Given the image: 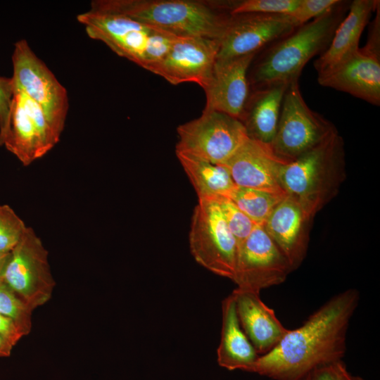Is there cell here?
<instances>
[{
  "label": "cell",
  "mask_w": 380,
  "mask_h": 380,
  "mask_svg": "<svg viewBox=\"0 0 380 380\" xmlns=\"http://www.w3.org/2000/svg\"><path fill=\"white\" fill-rule=\"evenodd\" d=\"M360 299L355 289L336 293L299 327L289 329L251 372L273 380H301L313 369L343 360L351 318Z\"/></svg>",
  "instance_id": "1"
},
{
  "label": "cell",
  "mask_w": 380,
  "mask_h": 380,
  "mask_svg": "<svg viewBox=\"0 0 380 380\" xmlns=\"http://www.w3.org/2000/svg\"><path fill=\"white\" fill-rule=\"evenodd\" d=\"M350 3L340 1L324 14L270 44L254 68L252 80L255 87L299 80L307 63L329 45Z\"/></svg>",
  "instance_id": "2"
},
{
  "label": "cell",
  "mask_w": 380,
  "mask_h": 380,
  "mask_svg": "<svg viewBox=\"0 0 380 380\" xmlns=\"http://www.w3.org/2000/svg\"><path fill=\"white\" fill-rule=\"evenodd\" d=\"M91 6L179 37L220 40L232 17L205 3L191 0H95Z\"/></svg>",
  "instance_id": "3"
},
{
  "label": "cell",
  "mask_w": 380,
  "mask_h": 380,
  "mask_svg": "<svg viewBox=\"0 0 380 380\" xmlns=\"http://www.w3.org/2000/svg\"><path fill=\"white\" fill-rule=\"evenodd\" d=\"M343 141L336 130L318 145L281 167L285 193L311 219L336 192L343 179Z\"/></svg>",
  "instance_id": "4"
},
{
  "label": "cell",
  "mask_w": 380,
  "mask_h": 380,
  "mask_svg": "<svg viewBox=\"0 0 380 380\" xmlns=\"http://www.w3.org/2000/svg\"><path fill=\"white\" fill-rule=\"evenodd\" d=\"M177 152L215 165L225 163L249 138L243 123L228 114L203 110L177 127Z\"/></svg>",
  "instance_id": "5"
},
{
  "label": "cell",
  "mask_w": 380,
  "mask_h": 380,
  "mask_svg": "<svg viewBox=\"0 0 380 380\" xmlns=\"http://www.w3.org/2000/svg\"><path fill=\"white\" fill-rule=\"evenodd\" d=\"M189 242L191 253L200 265L233 280L238 246L214 200H198L191 218Z\"/></svg>",
  "instance_id": "6"
},
{
  "label": "cell",
  "mask_w": 380,
  "mask_h": 380,
  "mask_svg": "<svg viewBox=\"0 0 380 380\" xmlns=\"http://www.w3.org/2000/svg\"><path fill=\"white\" fill-rule=\"evenodd\" d=\"M337 130L311 110L301 94L298 80L291 82L283 98L279 123L271 144L275 154L291 162L310 151Z\"/></svg>",
  "instance_id": "7"
},
{
  "label": "cell",
  "mask_w": 380,
  "mask_h": 380,
  "mask_svg": "<svg viewBox=\"0 0 380 380\" xmlns=\"http://www.w3.org/2000/svg\"><path fill=\"white\" fill-rule=\"evenodd\" d=\"M61 135L35 101L20 91H13L0 146H4L24 166H27L50 151Z\"/></svg>",
  "instance_id": "8"
},
{
  "label": "cell",
  "mask_w": 380,
  "mask_h": 380,
  "mask_svg": "<svg viewBox=\"0 0 380 380\" xmlns=\"http://www.w3.org/2000/svg\"><path fill=\"white\" fill-rule=\"evenodd\" d=\"M49 253L32 228L27 227L10 253L4 281L33 311L48 302L56 285Z\"/></svg>",
  "instance_id": "9"
},
{
  "label": "cell",
  "mask_w": 380,
  "mask_h": 380,
  "mask_svg": "<svg viewBox=\"0 0 380 380\" xmlns=\"http://www.w3.org/2000/svg\"><path fill=\"white\" fill-rule=\"evenodd\" d=\"M12 63L13 91H20L35 101L62 133L69 108L66 89L25 39L15 43Z\"/></svg>",
  "instance_id": "10"
},
{
  "label": "cell",
  "mask_w": 380,
  "mask_h": 380,
  "mask_svg": "<svg viewBox=\"0 0 380 380\" xmlns=\"http://www.w3.org/2000/svg\"><path fill=\"white\" fill-rule=\"evenodd\" d=\"M367 42L343 63L317 75L323 87L346 92L372 105L380 104V4Z\"/></svg>",
  "instance_id": "11"
},
{
  "label": "cell",
  "mask_w": 380,
  "mask_h": 380,
  "mask_svg": "<svg viewBox=\"0 0 380 380\" xmlns=\"http://www.w3.org/2000/svg\"><path fill=\"white\" fill-rule=\"evenodd\" d=\"M293 270L262 224H255L238 249L233 281L238 289L260 293L282 284Z\"/></svg>",
  "instance_id": "12"
},
{
  "label": "cell",
  "mask_w": 380,
  "mask_h": 380,
  "mask_svg": "<svg viewBox=\"0 0 380 380\" xmlns=\"http://www.w3.org/2000/svg\"><path fill=\"white\" fill-rule=\"evenodd\" d=\"M88 36L101 41L118 56L143 68L144 53L153 27L125 15L92 6L77 16Z\"/></svg>",
  "instance_id": "13"
},
{
  "label": "cell",
  "mask_w": 380,
  "mask_h": 380,
  "mask_svg": "<svg viewBox=\"0 0 380 380\" xmlns=\"http://www.w3.org/2000/svg\"><path fill=\"white\" fill-rule=\"evenodd\" d=\"M298 27L289 15L246 13L232 15L220 40L217 58L256 53L265 45L291 34Z\"/></svg>",
  "instance_id": "14"
},
{
  "label": "cell",
  "mask_w": 380,
  "mask_h": 380,
  "mask_svg": "<svg viewBox=\"0 0 380 380\" xmlns=\"http://www.w3.org/2000/svg\"><path fill=\"white\" fill-rule=\"evenodd\" d=\"M220 49V40L177 37L167 57L151 70L172 84L208 85Z\"/></svg>",
  "instance_id": "15"
},
{
  "label": "cell",
  "mask_w": 380,
  "mask_h": 380,
  "mask_svg": "<svg viewBox=\"0 0 380 380\" xmlns=\"http://www.w3.org/2000/svg\"><path fill=\"white\" fill-rule=\"evenodd\" d=\"M255 55L216 59L204 89V110L222 112L241 120L249 97L247 72Z\"/></svg>",
  "instance_id": "16"
},
{
  "label": "cell",
  "mask_w": 380,
  "mask_h": 380,
  "mask_svg": "<svg viewBox=\"0 0 380 380\" xmlns=\"http://www.w3.org/2000/svg\"><path fill=\"white\" fill-rule=\"evenodd\" d=\"M286 163L275 154L270 144L248 138L221 165L228 170L237 186L285 194L279 184V175Z\"/></svg>",
  "instance_id": "17"
},
{
  "label": "cell",
  "mask_w": 380,
  "mask_h": 380,
  "mask_svg": "<svg viewBox=\"0 0 380 380\" xmlns=\"http://www.w3.org/2000/svg\"><path fill=\"white\" fill-rule=\"evenodd\" d=\"M310 220L300 205L286 195L262 224L293 270L300 265L305 256Z\"/></svg>",
  "instance_id": "18"
},
{
  "label": "cell",
  "mask_w": 380,
  "mask_h": 380,
  "mask_svg": "<svg viewBox=\"0 0 380 380\" xmlns=\"http://www.w3.org/2000/svg\"><path fill=\"white\" fill-rule=\"evenodd\" d=\"M234 299L240 325L259 356L273 349L288 331L260 298V293L236 288Z\"/></svg>",
  "instance_id": "19"
},
{
  "label": "cell",
  "mask_w": 380,
  "mask_h": 380,
  "mask_svg": "<svg viewBox=\"0 0 380 380\" xmlns=\"http://www.w3.org/2000/svg\"><path fill=\"white\" fill-rule=\"evenodd\" d=\"M379 2L354 0L350 3L348 11L336 27L329 45L314 62L317 75L331 71L357 51L362 32Z\"/></svg>",
  "instance_id": "20"
},
{
  "label": "cell",
  "mask_w": 380,
  "mask_h": 380,
  "mask_svg": "<svg viewBox=\"0 0 380 380\" xmlns=\"http://www.w3.org/2000/svg\"><path fill=\"white\" fill-rule=\"evenodd\" d=\"M258 357L240 325L235 301L230 294L222 303V328L217 349V363L229 371L251 372Z\"/></svg>",
  "instance_id": "21"
},
{
  "label": "cell",
  "mask_w": 380,
  "mask_h": 380,
  "mask_svg": "<svg viewBox=\"0 0 380 380\" xmlns=\"http://www.w3.org/2000/svg\"><path fill=\"white\" fill-rule=\"evenodd\" d=\"M289 84L277 83L258 88L251 98L248 97L240 120L249 138L272 144L283 98Z\"/></svg>",
  "instance_id": "22"
},
{
  "label": "cell",
  "mask_w": 380,
  "mask_h": 380,
  "mask_svg": "<svg viewBox=\"0 0 380 380\" xmlns=\"http://www.w3.org/2000/svg\"><path fill=\"white\" fill-rule=\"evenodd\" d=\"M176 152V156L194 186L198 200L228 197L236 186L228 170L190 155Z\"/></svg>",
  "instance_id": "23"
},
{
  "label": "cell",
  "mask_w": 380,
  "mask_h": 380,
  "mask_svg": "<svg viewBox=\"0 0 380 380\" xmlns=\"http://www.w3.org/2000/svg\"><path fill=\"white\" fill-rule=\"evenodd\" d=\"M285 196V194L236 185L227 198L255 224H263L276 205Z\"/></svg>",
  "instance_id": "24"
},
{
  "label": "cell",
  "mask_w": 380,
  "mask_h": 380,
  "mask_svg": "<svg viewBox=\"0 0 380 380\" xmlns=\"http://www.w3.org/2000/svg\"><path fill=\"white\" fill-rule=\"evenodd\" d=\"M211 199L219 205L226 224L235 239L239 249L249 236L256 224L229 198L218 196Z\"/></svg>",
  "instance_id": "25"
},
{
  "label": "cell",
  "mask_w": 380,
  "mask_h": 380,
  "mask_svg": "<svg viewBox=\"0 0 380 380\" xmlns=\"http://www.w3.org/2000/svg\"><path fill=\"white\" fill-rule=\"evenodd\" d=\"M32 310L4 281H0V314L14 320L26 335L32 329Z\"/></svg>",
  "instance_id": "26"
},
{
  "label": "cell",
  "mask_w": 380,
  "mask_h": 380,
  "mask_svg": "<svg viewBox=\"0 0 380 380\" xmlns=\"http://www.w3.org/2000/svg\"><path fill=\"white\" fill-rule=\"evenodd\" d=\"M300 0H245L229 6L231 15L246 13L291 15Z\"/></svg>",
  "instance_id": "27"
},
{
  "label": "cell",
  "mask_w": 380,
  "mask_h": 380,
  "mask_svg": "<svg viewBox=\"0 0 380 380\" xmlns=\"http://www.w3.org/2000/svg\"><path fill=\"white\" fill-rule=\"evenodd\" d=\"M27 226L8 205H0V251L11 253L20 240Z\"/></svg>",
  "instance_id": "28"
},
{
  "label": "cell",
  "mask_w": 380,
  "mask_h": 380,
  "mask_svg": "<svg viewBox=\"0 0 380 380\" xmlns=\"http://www.w3.org/2000/svg\"><path fill=\"white\" fill-rule=\"evenodd\" d=\"M177 37L167 32L155 28L149 37L144 53L143 68L151 71L168 55Z\"/></svg>",
  "instance_id": "29"
},
{
  "label": "cell",
  "mask_w": 380,
  "mask_h": 380,
  "mask_svg": "<svg viewBox=\"0 0 380 380\" xmlns=\"http://www.w3.org/2000/svg\"><path fill=\"white\" fill-rule=\"evenodd\" d=\"M339 2L340 0H300L290 16L300 26L324 14Z\"/></svg>",
  "instance_id": "30"
},
{
  "label": "cell",
  "mask_w": 380,
  "mask_h": 380,
  "mask_svg": "<svg viewBox=\"0 0 380 380\" xmlns=\"http://www.w3.org/2000/svg\"><path fill=\"white\" fill-rule=\"evenodd\" d=\"M13 94L11 77L0 76V137L6 129Z\"/></svg>",
  "instance_id": "31"
},
{
  "label": "cell",
  "mask_w": 380,
  "mask_h": 380,
  "mask_svg": "<svg viewBox=\"0 0 380 380\" xmlns=\"http://www.w3.org/2000/svg\"><path fill=\"white\" fill-rule=\"evenodd\" d=\"M0 334L13 346L25 336L21 327L12 319L0 314Z\"/></svg>",
  "instance_id": "32"
},
{
  "label": "cell",
  "mask_w": 380,
  "mask_h": 380,
  "mask_svg": "<svg viewBox=\"0 0 380 380\" xmlns=\"http://www.w3.org/2000/svg\"><path fill=\"white\" fill-rule=\"evenodd\" d=\"M334 364L317 367L301 380H337Z\"/></svg>",
  "instance_id": "33"
},
{
  "label": "cell",
  "mask_w": 380,
  "mask_h": 380,
  "mask_svg": "<svg viewBox=\"0 0 380 380\" xmlns=\"http://www.w3.org/2000/svg\"><path fill=\"white\" fill-rule=\"evenodd\" d=\"M337 380H366L364 378L351 374L343 360L334 364Z\"/></svg>",
  "instance_id": "34"
},
{
  "label": "cell",
  "mask_w": 380,
  "mask_h": 380,
  "mask_svg": "<svg viewBox=\"0 0 380 380\" xmlns=\"http://www.w3.org/2000/svg\"><path fill=\"white\" fill-rule=\"evenodd\" d=\"M13 346L1 334H0V357L10 356Z\"/></svg>",
  "instance_id": "35"
},
{
  "label": "cell",
  "mask_w": 380,
  "mask_h": 380,
  "mask_svg": "<svg viewBox=\"0 0 380 380\" xmlns=\"http://www.w3.org/2000/svg\"><path fill=\"white\" fill-rule=\"evenodd\" d=\"M10 253L0 251V281L3 279L4 272L6 266Z\"/></svg>",
  "instance_id": "36"
}]
</instances>
